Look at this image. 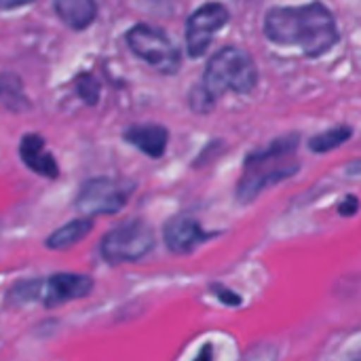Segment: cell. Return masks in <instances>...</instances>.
<instances>
[{
  "mask_svg": "<svg viewBox=\"0 0 361 361\" xmlns=\"http://www.w3.org/2000/svg\"><path fill=\"white\" fill-rule=\"evenodd\" d=\"M264 36L281 47H298L307 57H322L341 40L336 19L322 2L269 8Z\"/></svg>",
  "mask_w": 361,
  "mask_h": 361,
  "instance_id": "obj_1",
  "label": "cell"
},
{
  "mask_svg": "<svg viewBox=\"0 0 361 361\" xmlns=\"http://www.w3.org/2000/svg\"><path fill=\"white\" fill-rule=\"evenodd\" d=\"M256 85L258 68L254 57L245 49L224 47L209 57L201 82L190 91V108L197 114H207L224 93L245 95Z\"/></svg>",
  "mask_w": 361,
  "mask_h": 361,
  "instance_id": "obj_2",
  "label": "cell"
},
{
  "mask_svg": "<svg viewBox=\"0 0 361 361\" xmlns=\"http://www.w3.org/2000/svg\"><path fill=\"white\" fill-rule=\"evenodd\" d=\"M298 144V133H288L273 140L269 146L250 152L243 161V173L237 182V201L241 205H247L269 186L296 176L298 163H292L290 157L296 154Z\"/></svg>",
  "mask_w": 361,
  "mask_h": 361,
  "instance_id": "obj_3",
  "label": "cell"
},
{
  "mask_svg": "<svg viewBox=\"0 0 361 361\" xmlns=\"http://www.w3.org/2000/svg\"><path fill=\"white\" fill-rule=\"evenodd\" d=\"M152 247H154L152 226L144 220H129L104 235L99 254L108 264H125V262L142 260Z\"/></svg>",
  "mask_w": 361,
  "mask_h": 361,
  "instance_id": "obj_4",
  "label": "cell"
},
{
  "mask_svg": "<svg viewBox=\"0 0 361 361\" xmlns=\"http://www.w3.org/2000/svg\"><path fill=\"white\" fill-rule=\"evenodd\" d=\"M125 38L129 49L148 66H152L157 72L176 74L180 70L182 63L180 49L161 27H154L150 23H137L127 32Z\"/></svg>",
  "mask_w": 361,
  "mask_h": 361,
  "instance_id": "obj_5",
  "label": "cell"
},
{
  "mask_svg": "<svg viewBox=\"0 0 361 361\" xmlns=\"http://www.w3.org/2000/svg\"><path fill=\"white\" fill-rule=\"evenodd\" d=\"M133 188L131 182L118 178H91L78 190L76 209L87 220L95 216H112L127 205Z\"/></svg>",
  "mask_w": 361,
  "mask_h": 361,
  "instance_id": "obj_6",
  "label": "cell"
},
{
  "mask_svg": "<svg viewBox=\"0 0 361 361\" xmlns=\"http://www.w3.org/2000/svg\"><path fill=\"white\" fill-rule=\"evenodd\" d=\"M228 8L220 2L199 6L186 21V51L190 57H203L218 30L228 23Z\"/></svg>",
  "mask_w": 361,
  "mask_h": 361,
  "instance_id": "obj_7",
  "label": "cell"
},
{
  "mask_svg": "<svg viewBox=\"0 0 361 361\" xmlns=\"http://www.w3.org/2000/svg\"><path fill=\"white\" fill-rule=\"evenodd\" d=\"M93 290V279L78 273H57L47 279H38V300L44 307H59L70 300L89 296Z\"/></svg>",
  "mask_w": 361,
  "mask_h": 361,
  "instance_id": "obj_8",
  "label": "cell"
},
{
  "mask_svg": "<svg viewBox=\"0 0 361 361\" xmlns=\"http://www.w3.org/2000/svg\"><path fill=\"white\" fill-rule=\"evenodd\" d=\"M214 237V233H207L195 218L190 216H176L167 220L163 226V239L171 254L186 256L192 254L199 245L207 243Z\"/></svg>",
  "mask_w": 361,
  "mask_h": 361,
  "instance_id": "obj_9",
  "label": "cell"
},
{
  "mask_svg": "<svg viewBox=\"0 0 361 361\" xmlns=\"http://www.w3.org/2000/svg\"><path fill=\"white\" fill-rule=\"evenodd\" d=\"M19 154H21V161L27 165V169H32L34 173L42 178H51V180L59 176L57 161L53 159L51 152H47L44 140L38 133H25L21 137Z\"/></svg>",
  "mask_w": 361,
  "mask_h": 361,
  "instance_id": "obj_10",
  "label": "cell"
},
{
  "mask_svg": "<svg viewBox=\"0 0 361 361\" xmlns=\"http://www.w3.org/2000/svg\"><path fill=\"white\" fill-rule=\"evenodd\" d=\"M123 137L150 159H161L165 154L169 131L163 125H133L125 129Z\"/></svg>",
  "mask_w": 361,
  "mask_h": 361,
  "instance_id": "obj_11",
  "label": "cell"
},
{
  "mask_svg": "<svg viewBox=\"0 0 361 361\" xmlns=\"http://www.w3.org/2000/svg\"><path fill=\"white\" fill-rule=\"evenodd\" d=\"M55 13L72 30H85L95 21L97 4L91 0H59L55 2Z\"/></svg>",
  "mask_w": 361,
  "mask_h": 361,
  "instance_id": "obj_12",
  "label": "cell"
},
{
  "mask_svg": "<svg viewBox=\"0 0 361 361\" xmlns=\"http://www.w3.org/2000/svg\"><path fill=\"white\" fill-rule=\"evenodd\" d=\"M93 228V222L87 218H76L63 226H59L57 231H53L47 237V247L49 250H68L72 245H76L78 241H82Z\"/></svg>",
  "mask_w": 361,
  "mask_h": 361,
  "instance_id": "obj_13",
  "label": "cell"
},
{
  "mask_svg": "<svg viewBox=\"0 0 361 361\" xmlns=\"http://www.w3.org/2000/svg\"><path fill=\"white\" fill-rule=\"evenodd\" d=\"M0 104L13 112H21L30 108V102L23 93V85L15 74H0Z\"/></svg>",
  "mask_w": 361,
  "mask_h": 361,
  "instance_id": "obj_14",
  "label": "cell"
},
{
  "mask_svg": "<svg viewBox=\"0 0 361 361\" xmlns=\"http://www.w3.org/2000/svg\"><path fill=\"white\" fill-rule=\"evenodd\" d=\"M353 129L349 125H338V127H332L328 131H322L317 135H313L309 140V150L315 152V154H326V152H332L336 150L338 146H343L349 137H351Z\"/></svg>",
  "mask_w": 361,
  "mask_h": 361,
  "instance_id": "obj_15",
  "label": "cell"
},
{
  "mask_svg": "<svg viewBox=\"0 0 361 361\" xmlns=\"http://www.w3.org/2000/svg\"><path fill=\"white\" fill-rule=\"evenodd\" d=\"M241 361H277V347L273 343H260L252 347Z\"/></svg>",
  "mask_w": 361,
  "mask_h": 361,
  "instance_id": "obj_16",
  "label": "cell"
},
{
  "mask_svg": "<svg viewBox=\"0 0 361 361\" xmlns=\"http://www.w3.org/2000/svg\"><path fill=\"white\" fill-rule=\"evenodd\" d=\"M78 93L82 99H87L89 104H95L97 97H99V85L95 82L93 76H82L80 78V85H78Z\"/></svg>",
  "mask_w": 361,
  "mask_h": 361,
  "instance_id": "obj_17",
  "label": "cell"
},
{
  "mask_svg": "<svg viewBox=\"0 0 361 361\" xmlns=\"http://www.w3.org/2000/svg\"><path fill=\"white\" fill-rule=\"evenodd\" d=\"M209 288H212L214 296H216L222 305H228V307H239V305H241V296L235 294L233 290H228V288H224V286H218V283H214V286H209Z\"/></svg>",
  "mask_w": 361,
  "mask_h": 361,
  "instance_id": "obj_18",
  "label": "cell"
},
{
  "mask_svg": "<svg viewBox=\"0 0 361 361\" xmlns=\"http://www.w3.org/2000/svg\"><path fill=\"white\" fill-rule=\"evenodd\" d=\"M338 212H341V216H345V218H351V216H355L357 212H360V201H357V197H353V195H349L341 205H338Z\"/></svg>",
  "mask_w": 361,
  "mask_h": 361,
  "instance_id": "obj_19",
  "label": "cell"
},
{
  "mask_svg": "<svg viewBox=\"0 0 361 361\" xmlns=\"http://www.w3.org/2000/svg\"><path fill=\"white\" fill-rule=\"evenodd\" d=\"M195 361H214V347H212V345H205V347L199 351V355L195 357Z\"/></svg>",
  "mask_w": 361,
  "mask_h": 361,
  "instance_id": "obj_20",
  "label": "cell"
},
{
  "mask_svg": "<svg viewBox=\"0 0 361 361\" xmlns=\"http://www.w3.org/2000/svg\"><path fill=\"white\" fill-rule=\"evenodd\" d=\"M347 173H349V176H361V159H357V161H353V163L347 165Z\"/></svg>",
  "mask_w": 361,
  "mask_h": 361,
  "instance_id": "obj_21",
  "label": "cell"
},
{
  "mask_svg": "<svg viewBox=\"0 0 361 361\" xmlns=\"http://www.w3.org/2000/svg\"><path fill=\"white\" fill-rule=\"evenodd\" d=\"M338 361H361V347L357 351H353V353H349L347 357H343V360Z\"/></svg>",
  "mask_w": 361,
  "mask_h": 361,
  "instance_id": "obj_22",
  "label": "cell"
}]
</instances>
